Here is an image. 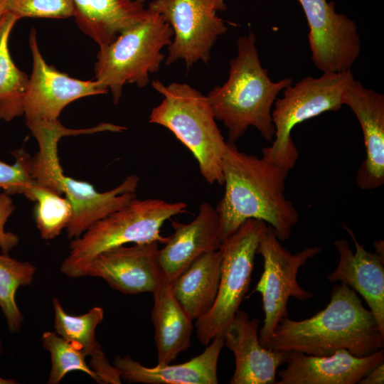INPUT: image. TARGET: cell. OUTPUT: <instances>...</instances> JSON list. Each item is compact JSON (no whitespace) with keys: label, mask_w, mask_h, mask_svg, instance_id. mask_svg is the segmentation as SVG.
<instances>
[{"label":"cell","mask_w":384,"mask_h":384,"mask_svg":"<svg viewBox=\"0 0 384 384\" xmlns=\"http://www.w3.org/2000/svg\"><path fill=\"white\" fill-rule=\"evenodd\" d=\"M158 242L135 243L103 251L93 257L82 277H100L123 294L152 293L166 279Z\"/></svg>","instance_id":"cell-14"},{"label":"cell","mask_w":384,"mask_h":384,"mask_svg":"<svg viewBox=\"0 0 384 384\" xmlns=\"http://www.w3.org/2000/svg\"><path fill=\"white\" fill-rule=\"evenodd\" d=\"M263 220L250 218L221 245V274L216 299L212 308L196 319L195 326L200 342L208 345L223 337L247 292L255 258L261 238L267 227Z\"/></svg>","instance_id":"cell-9"},{"label":"cell","mask_w":384,"mask_h":384,"mask_svg":"<svg viewBox=\"0 0 384 384\" xmlns=\"http://www.w3.org/2000/svg\"><path fill=\"white\" fill-rule=\"evenodd\" d=\"M354 80L351 70L329 72L318 78L307 76L286 87L283 96L274 102V139L271 146L262 149V157L287 172L292 169L299 156L292 138L293 128L325 112L338 111Z\"/></svg>","instance_id":"cell-7"},{"label":"cell","mask_w":384,"mask_h":384,"mask_svg":"<svg viewBox=\"0 0 384 384\" xmlns=\"http://www.w3.org/2000/svg\"><path fill=\"white\" fill-rule=\"evenodd\" d=\"M173 36L171 26L148 9L142 21L122 31L113 42L100 47L95 80L111 92L114 104L120 100L126 83L139 88L148 85L149 74L159 70L165 58L161 49L171 44Z\"/></svg>","instance_id":"cell-6"},{"label":"cell","mask_w":384,"mask_h":384,"mask_svg":"<svg viewBox=\"0 0 384 384\" xmlns=\"http://www.w3.org/2000/svg\"><path fill=\"white\" fill-rule=\"evenodd\" d=\"M152 294L157 364H169L190 347L193 319L174 296L171 282L166 278Z\"/></svg>","instance_id":"cell-22"},{"label":"cell","mask_w":384,"mask_h":384,"mask_svg":"<svg viewBox=\"0 0 384 384\" xmlns=\"http://www.w3.org/2000/svg\"><path fill=\"white\" fill-rule=\"evenodd\" d=\"M52 302L55 332L80 345L86 356L90 358V366L102 383L120 384V371L110 363L96 338V328L104 319L103 309L94 306L82 315L73 316L63 309L58 298L54 297Z\"/></svg>","instance_id":"cell-24"},{"label":"cell","mask_w":384,"mask_h":384,"mask_svg":"<svg viewBox=\"0 0 384 384\" xmlns=\"http://www.w3.org/2000/svg\"><path fill=\"white\" fill-rule=\"evenodd\" d=\"M375 252L381 256H384L383 241L381 240H376L374 242Z\"/></svg>","instance_id":"cell-33"},{"label":"cell","mask_w":384,"mask_h":384,"mask_svg":"<svg viewBox=\"0 0 384 384\" xmlns=\"http://www.w3.org/2000/svg\"><path fill=\"white\" fill-rule=\"evenodd\" d=\"M321 250V247L314 246L293 254L282 246L274 229L267 225L257 248V254L263 258V272L255 288L262 295L265 313L259 331L263 347L266 348L280 321L287 316L289 299L306 302L314 297L312 292L300 286L297 274L299 270Z\"/></svg>","instance_id":"cell-10"},{"label":"cell","mask_w":384,"mask_h":384,"mask_svg":"<svg viewBox=\"0 0 384 384\" xmlns=\"http://www.w3.org/2000/svg\"><path fill=\"white\" fill-rule=\"evenodd\" d=\"M33 201L37 205L35 218L43 239L53 240L67 228L72 217L69 201L54 191L36 183L33 190Z\"/></svg>","instance_id":"cell-28"},{"label":"cell","mask_w":384,"mask_h":384,"mask_svg":"<svg viewBox=\"0 0 384 384\" xmlns=\"http://www.w3.org/2000/svg\"><path fill=\"white\" fill-rule=\"evenodd\" d=\"M4 353V346H3V342L0 339V356Z\"/></svg>","instance_id":"cell-36"},{"label":"cell","mask_w":384,"mask_h":384,"mask_svg":"<svg viewBox=\"0 0 384 384\" xmlns=\"http://www.w3.org/2000/svg\"><path fill=\"white\" fill-rule=\"evenodd\" d=\"M79 28L99 47L113 42L148 12L143 0H72Z\"/></svg>","instance_id":"cell-21"},{"label":"cell","mask_w":384,"mask_h":384,"mask_svg":"<svg viewBox=\"0 0 384 384\" xmlns=\"http://www.w3.org/2000/svg\"><path fill=\"white\" fill-rule=\"evenodd\" d=\"M9 196L5 192L0 193V249L4 254H9L19 242L17 235L4 230L6 221L15 210Z\"/></svg>","instance_id":"cell-31"},{"label":"cell","mask_w":384,"mask_h":384,"mask_svg":"<svg viewBox=\"0 0 384 384\" xmlns=\"http://www.w3.org/2000/svg\"><path fill=\"white\" fill-rule=\"evenodd\" d=\"M384 361L383 348L358 357L340 349L329 356L287 352L285 368L277 384H355Z\"/></svg>","instance_id":"cell-16"},{"label":"cell","mask_w":384,"mask_h":384,"mask_svg":"<svg viewBox=\"0 0 384 384\" xmlns=\"http://www.w3.org/2000/svg\"><path fill=\"white\" fill-rule=\"evenodd\" d=\"M174 233L159 249V259L166 278L173 281L198 256L221 247L223 238L216 209L202 203L189 223L171 220Z\"/></svg>","instance_id":"cell-19"},{"label":"cell","mask_w":384,"mask_h":384,"mask_svg":"<svg viewBox=\"0 0 384 384\" xmlns=\"http://www.w3.org/2000/svg\"><path fill=\"white\" fill-rule=\"evenodd\" d=\"M18 20L8 11L0 18V120L4 121L23 114V99L29 80L16 66L9 50V36Z\"/></svg>","instance_id":"cell-25"},{"label":"cell","mask_w":384,"mask_h":384,"mask_svg":"<svg viewBox=\"0 0 384 384\" xmlns=\"http://www.w3.org/2000/svg\"><path fill=\"white\" fill-rule=\"evenodd\" d=\"M18 383L14 379H6L0 376V384H16Z\"/></svg>","instance_id":"cell-35"},{"label":"cell","mask_w":384,"mask_h":384,"mask_svg":"<svg viewBox=\"0 0 384 384\" xmlns=\"http://www.w3.org/2000/svg\"><path fill=\"white\" fill-rule=\"evenodd\" d=\"M330 296L327 306L310 318H283L266 348L319 356L345 349L358 357L383 348L384 334L356 292L341 282L333 287Z\"/></svg>","instance_id":"cell-2"},{"label":"cell","mask_w":384,"mask_h":384,"mask_svg":"<svg viewBox=\"0 0 384 384\" xmlns=\"http://www.w3.org/2000/svg\"><path fill=\"white\" fill-rule=\"evenodd\" d=\"M222 251L203 253L171 282V291L191 319L205 315L217 297L221 274Z\"/></svg>","instance_id":"cell-23"},{"label":"cell","mask_w":384,"mask_h":384,"mask_svg":"<svg viewBox=\"0 0 384 384\" xmlns=\"http://www.w3.org/2000/svg\"><path fill=\"white\" fill-rule=\"evenodd\" d=\"M359 384H383L384 383V364H380L373 368L366 375L361 379Z\"/></svg>","instance_id":"cell-32"},{"label":"cell","mask_w":384,"mask_h":384,"mask_svg":"<svg viewBox=\"0 0 384 384\" xmlns=\"http://www.w3.org/2000/svg\"><path fill=\"white\" fill-rule=\"evenodd\" d=\"M309 27L311 60L323 73L351 70L361 52L356 23L326 0H298Z\"/></svg>","instance_id":"cell-12"},{"label":"cell","mask_w":384,"mask_h":384,"mask_svg":"<svg viewBox=\"0 0 384 384\" xmlns=\"http://www.w3.org/2000/svg\"><path fill=\"white\" fill-rule=\"evenodd\" d=\"M151 85L163 100L152 109L149 122L170 130L191 151L208 183L223 185L222 163L227 142L207 96L187 83L166 85L154 80Z\"/></svg>","instance_id":"cell-4"},{"label":"cell","mask_w":384,"mask_h":384,"mask_svg":"<svg viewBox=\"0 0 384 384\" xmlns=\"http://www.w3.org/2000/svg\"><path fill=\"white\" fill-rule=\"evenodd\" d=\"M16 159L14 164L0 161V193L9 195L21 193L33 201L32 190L36 184L31 174L32 158L23 149L12 152Z\"/></svg>","instance_id":"cell-29"},{"label":"cell","mask_w":384,"mask_h":384,"mask_svg":"<svg viewBox=\"0 0 384 384\" xmlns=\"http://www.w3.org/2000/svg\"><path fill=\"white\" fill-rule=\"evenodd\" d=\"M41 343L43 348L50 352L51 358L48 384H58L67 373L75 370L87 374L95 382L102 384L98 375L87 365V356L79 344L53 331L43 332Z\"/></svg>","instance_id":"cell-27"},{"label":"cell","mask_w":384,"mask_h":384,"mask_svg":"<svg viewBox=\"0 0 384 384\" xmlns=\"http://www.w3.org/2000/svg\"><path fill=\"white\" fill-rule=\"evenodd\" d=\"M32 158L31 174L37 185L65 195L72 206V217L66 228L69 238L75 239L90 226L136 198L139 177L128 176L119 186L98 192L90 183L66 176L58 156V144L46 140Z\"/></svg>","instance_id":"cell-8"},{"label":"cell","mask_w":384,"mask_h":384,"mask_svg":"<svg viewBox=\"0 0 384 384\" xmlns=\"http://www.w3.org/2000/svg\"><path fill=\"white\" fill-rule=\"evenodd\" d=\"M222 169L225 193L215 209L223 241L250 218L268 223L280 241L288 240L299 220L284 193L289 172L228 142Z\"/></svg>","instance_id":"cell-1"},{"label":"cell","mask_w":384,"mask_h":384,"mask_svg":"<svg viewBox=\"0 0 384 384\" xmlns=\"http://www.w3.org/2000/svg\"><path fill=\"white\" fill-rule=\"evenodd\" d=\"M257 318L238 310L223 334L224 346L235 356L230 384H276L278 368L286 363L287 352L263 347L259 340Z\"/></svg>","instance_id":"cell-15"},{"label":"cell","mask_w":384,"mask_h":384,"mask_svg":"<svg viewBox=\"0 0 384 384\" xmlns=\"http://www.w3.org/2000/svg\"><path fill=\"white\" fill-rule=\"evenodd\" d=\"M253 32L237 41V55L230 60L226 82L207 94L215 119L228 129V142L235 143L250 126L267 141L274 137L272 108L277 95L293 84L292 78L271 80L260 63Z\"/></svg>","instance_id":"cell-3"},{"label":"cell","mask_w":384,"mask_h":384,"mask_svg":"<svg viewBox=\"0 0 384 384\" xmlns=\"http://www.w3.org/2000/svg\"><path fill=\"white\" fill-rule=\"evenodd\" d=\"M343 228L353 240L355 252L346 240L334 241L339 260L327 279L331 282H343L359 293L384 334V256L366 250L348 225L343 224Z\"/></svg>","instance_id":"cell-18"},{"label":"cell","mask_w":384,"mask_h":384,"mask_svg":"<svg viewBox=\"0 0 384 384\" xmlns=\"http://www.w3.org/2000/svg\"><path fill=\"white\" fill-rule=\"evenodd\" d=\"M223 337H215L205 350L190 361L175 365L146 367L129 356H116L113 365L121 378L129 383L146 384H217V368Z\"/></svg>","instance_id":"cell-20"},{"label":"cell","mask_w":384,"mask_h":384,"mask_svg":"<svg viewBox=\"0 0 384 384\" xmlns=\"http://www.w3.org/2000/svg\"><path fill=\"white\" fill-rule=\"evenodd\" d=\"M147 8L160 14L174 31L166 65L178 60L187 68L198 61L208 63L217 39L228 30L217 16L227 9L225 0H153Z\"/></svg>","instance_id":"cell-11"},{"label":"cell","mask_w":384,"mask_h":384,"mask_svg":"<svg viewBox=\"0 0 384 384\" xmlns=\"http://www.w3.org/2000/svg\"><path fill=\"white\" fill-rule=\"evenodd\" d=\"M143 1H145V0H143Z\"/></svg>","instance_id":"cell-37"},{"label":"cell","mask_w":384,"mask_h":384,"mask_svg":"<svg viewBox=\"0 0 384 384\" xmlns=\"http://www.w3.org/2000/svg\"><path fill=\"white\" fill-rule=\"evenodd\" d=\"M29 44L33 69L23 99L26 121H55L70 102L86 96L105 94L108 90L97 80H80L48 65L37 43L36 31H31Z\"/></svg>","instance_id":"cell-13"},{"label":"cell","mask_w":384,"mask_h":384,"mask_svg":"<svg viewBox=\"0 0 384 384\" xmlns=\"http://www.w3.org/2000/svg\"><path fill=\"white\" fill-rule=\"evenodd\" d=\"M36 271V266L31 262L0 253V308L11 333L18 332L23 321L16 302V292L19 287L32 283Z\"/></svg>","instance_id":"cell-26"},{"label":"cell","mask_w":384,"mask_h":384,"mask_svg":"<svg viewBox=\"0 0 384 384\" xmlns=\"http://www.w3.org/2000/svg\"><path fill=\"white\" fill-rule=\"evenodd\" d=\"M358 119L363 135L366 158L356 173V183L363 190L384 184V96L354 80L344 95Z\"/></svg>","instance_id":"cell-17"},{"label":"cell","mask_w":384,"mask_h":384,"mask_svg":"<svg viewBox=\"0 0 384 384\" xmlns=\"http://www.w3.org/2000/svg\"><path fill=\"white\" fill-rule=\"evenodd\" d=\"M6 11L18 19L67 18L73 16L74 6L72 0H8Z\"/></svg>","instance_id":"cell-30"},{"label":"cell","mask_w":384,"mask_h":384,"mask_svg":"<svg viewBox=\"0 0 384 384\" xmlns=\"http://www.w3.org/2000/svg\"><path fill=\"white\" fill-rule=\"evenodd\" d=\"M184 202L169 203L158 198H133L128 204L90 226L70 244V252L60 271L72 278L82 277L91 260L107 250L127 243L158 242L166 244L169 237L161 235L164 223L185 213Z\"/></svg>","instance_id":"cell-5"},{"label":"cell","mask_w":384,"mask_h":384,"mask_svg":"<svg viewBox=\"0 0 384 384\" xmlns=\"http://www.w3.org/2000/svg\"><path fill=\"white\" fill-rule=\"evenodd\" d=\"M8 0H0V18L6 12Z\"/></svg>","instance_id":"cell-34"}]
</instances>
